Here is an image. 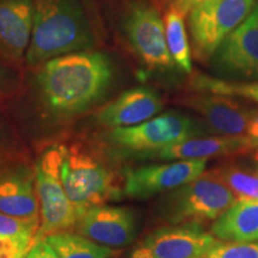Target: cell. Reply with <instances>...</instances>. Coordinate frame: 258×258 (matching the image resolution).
<instances>
[{"mask_svg":"<svg viewBox=\"0 0 258 258\" xmlns=\"http://www.w3.org/2000/svg\"><path fill=\"white\" fill-rule=\"evenodd\" d=\"M74 228L83 237L111 249L128 246L138 234L134 212L127 207L108 205L96 206L84 212Z\"/></svg>","mask_w":258,"mask_h":258,"instance_id":"7c38bea8","label":"cell"},{"mask_svg":"<svg viewBox=\"0 0 258 258\" xmlns=\"http://www.w3.org/2000/svg\"><path fill=\"white\" fill-rule=\"evenodd\" d=\"M217 241L202 225H169L148 233L132 249L129 258H205Z\"/></svg>","mask_w":258,"mask_h":258,"instance_id":"30bf717a","label":"cell"},{"mask_svg":"<svg viewBox=\"0 0 258 258\" xmlns=\"http://www.w3.org/2000/svg\"><path fill=\"white\" fill-rule=\"evenodd\" d=\"M247 138L254 147H258V109L253 111L252 118H251L249 128H247Z\"/></svg>","mask_w":258,"mask_h":258,"instance_id":"f546056e","label":"cell"},{"mask_svg":"<svg viewBox=\"0 0 258 258\" xmlns=\"http://www.w3.org/2000/svg\"><path fill=\"white\" fill-rule=\"evenodd\" d=\"M0 213L40 220L35 172L28 163L16 164L0 172Z\"/></svg>","mask_w":258,"mask_h":258,"instance_id":"2e32d148","label":"cell"},{"mask_svg":"<svg viewBox=\"0 0 258 258\" xmlns=\"http://www.w3.org/2000/svg\"><path fill=\"white\" fill-rule=\"evenodd\" d=\"M61 153L62 185L76 208L78 219L84 212L118 201L123 196V179L102 145L85 139L57 141Z\"/></svg>","mask_w":258,"mask_h":258,"instance_id":"7a4b0ae2","label":"cell"},{"mask_svg":"<svg viewBox=\"0 0 258 258\" xmlns=\"http://www.w3.org/2000/svg\"><path fill=\"white\" fill-rule=\"evenodd\" d=\"M254 148L249 138L230 137H192L178 141L163 150L143 154L138 159L151 160H196L244 153Z\"/></svg>","mask_w":258,"mask_h":258,"instance_id":"e0dca14e","label":"cell"},{"mask_svg":"<svg viewBox=\"0 0 258 258\" xmlns=\"http://www.w3.org/2000/svg\"><path fill=\"white\" fill-rule=\"evenodd\" d=\"M183 104L201 115L208 129L222 137L246 138L253 110L233 97L195 92L183 98Z\"/></svg>","mask_w":258,"mask_h":258,"instance_id":"5bb4252c","label":"cell"},{"mask_svg":"<svg viewBox=\"0 0 258 258\" xmlns=\"http://www.w3.org/2000/svg\"><path fill=\"white\" fill-rule=\"evenodd\" d=\"M123 31L132 49L148 69L175 66L167 47L165 25L159 10L146 0H133L123 16Z\"/></svg>","mask_w":258,"mask_h":258,"instance_id":"ba28073f","label":"cell"},{"mask_svg":"<svg viewBox=\"0 0 258 258\" xmlns=\"http://www.w3.org/2000/svg\"><path fill=\"white\" fill-rule=\"evenodd\" d=\"M207 2V0H158L160 5L167 9H175L177 11L182 12L186 16L191 10L201 3Z\"/></svg>","mask_w":258,"mask_h":258,"instance_id":"f1b7e54d","label":"cell"},{"mask_svg":"<svg viewBox=\"0 0 258 258\" xmlns=\"http://www.w3.org/2000/svg\"><path fill=\"white\" fill-rule=\"evenodd\" d=\"M164 25L167 47L176 66L183 72L191 73V50L185 29L184 15L175 9H167L164 16Z\"/></svg>","mask_w":258,"mask_h":258,"instance_id":"ffe728a7","label":"cell"},{"mask_svg":"<svg viewBox=\"0 0 258 258\" xmlns=\"http://www.w3.org/2000/svg\"><path fill=\"white\" fill-rule=\"evenodd\" d=\"M59 258H110L114 249L90 240L78 233L70 231L59 232L46 237Z\"/></svg>","mask_w":258,"mask_h":258,"instance_id":"d6986e66","label":"cell"},{"mask_svg":"<svg viewBox=\"0 0 258 258\" xmlns=\"http://www.w3.org/2000/svg\"><path fill=\"white\" fill-rule=\"evenodd\" d=\"M252 159H253V165H254L253 171L258 175V147H257V151H256V152H254V154H253Z\"/></svg>","mask_w":258,"mask_h":258,"instance_id":"4dcf8cb0","label":"cell"},{"mask_svg":"<svg viewBox=\"0 0 258 258\" xmlns=\"http://www.w3.org/2000/svg\"><path fill=\"white\" fill-rule=\"evenodd\" d=\"M211 232L222 241H258V200H237L213 222Z\"/></svg>","mask_w":258,"mask_h":258,"instance_id":"ac0fdd59","label":"cell"},{"mask_svg":"<svg viewBox=\"0 0 258 258\" xmlns=\"http://www.w3.org/2000/svg\"><path fill=\"white\" fill-rule=\"evenodd\" d=\"M22 91L18 70L12 69L0 59V109L10 104Z\"/></svg>","mask_w":258,"mask_h":258,"instance_id":"484cf974","label":"cell"},{"mask_svg":"<svg viewBox=\"0 0 258 258\" xmlns=\"http://www.w3.org/2000/svg\"><path fill=\"white\" fill-rule=\"evenodd\" d=\"M29 249L14 240L0 238V258H25Z\"/></svg>","mask_w":258,"mask_h":258,"instance_id":"4316f807","label":"cell"},{"mask_svg":"<svg viewBox=\"0 0 258 258\" xmlns=\"http://www.w3.org/2000/svg\"><path fill=\"white\" fill-rule=\"evenodd\" d=\"M61 153L57 143L44 146L35 161L34 172L40 202L37 240L76 227L78 214L70 201L60 176Z\"/></svg>","mask_w":258,"mask_h":258,"instance_id":"8992f818","label":"cell"},{"mask_svg":"<svg viewBox=\"0 0 258 258\" xmlns=\"http://www.w3.org/2000/svg\"><path fill=\"white\" fill-rule=\"evenodd\" d=\"M163 109L160 96L150 88H134L122 92L93 115V121L106 129L132 127L157 116Z\"/></svg>","mask_w":258,"mask_h":258,"instance_id":"9a60e30c","label":"cell"},{"mask_svg":"<svg viewBox=\"0 0 258 258\" xmlns=\"http://www.w3.org/2000/svg\"><path fill=\"white\" fill-rule=\"evenodd\" d=\"M189 88L194 92L213 93L227 97H240L258 103V80L251 82H237L225 80L215 77L195 73L190 78Z\"/></svg>","mask_w":258,"mask_h":258,"instance_id":"44dd1931","label":"cell"},{"mask_svg":"<svg viewBox=\"0 0 258 258\" xmlns=\"http://www.w3.org/2000/svg\"><path fill=\"white\" fill-rule=\"evenodd\" d=\"M40 220H29L0 213V238L14 240L30 250L36 243Z\"/></svg>","mask_w":258,"mask_h":258,"instance_id":"603a6c76","label":"cell"},{"mask_svg":"<svg viewBox=\"0 0 258 258\" xmlns=\"http://www.w3.org/2000/svg\"><path fill=\"white\" fill-rule=\"evenodd\" d=\"M25 258H59V256L46 238H42L32 245Z\"/></svg>","mask_w":258,"mask_h":258,"instance_id":"83f0119b","label":"cell"},{"mask_svg":"<svg viewBox=\"0 0 258 258\" xmlns=\"http://www.w3.org/2000/svg\"><path fill=\"white\" fill-rule=\"evenodd\" d=\"M205 258H258V241H217Z\"/></svg>","mask_w":258,"mask_h":258,"instance_id":"d4e9b609","label":"cell"},{"mask_svg":"<svg viewBox=\"0 0 258 258\" xmlns=\"http://www.w3.org/2000/svg\"><path fill=\"white\" fill-rule=\"evenodd\" d=\"M209 60L215 72L230 80H258V2Z\"/></svg>","mask_w":258,"mask_h":258,"instance_id":"9c48e42d","label":"cell"},{"mask_svg":"<svg viewBox=\"0 0 258 258\" xmlns=\"http://www.w3.org/2000/svg\"><path fill=\"white\" fill-rule=\"evenodd\" d=\"M206 165V159L172 160L128 169L123 173V195L140 200L169 192L201 176Z\"/></svg>","mask_w":258,"mask_h":258,"instance_id":"8fae6325","label":"cell"},{"mask_svg":"<svg viewBox=\"0 0 258 258\" xmlns=\"http://www.w3.org/2000/svg\"><path fill=\"white\" fill-rule=\"evenodd\" d=\"M237 201L214 170L203 172L163 199L160 215L170 225L215 221Z\"/></svg>","mask_w":258,"mask_h":258,"instance_id":"5b68a950","label":"cell"},{"mask_svg":"<svg viewBox=\"0 0 258 258\" xmlns=\"http://www.w3.org/2000/svg\"><path fill=\"white\" fill-rule=\"evenodd\" d=\"M208 131L203 122L182 112L169 111L132 127L108 129L99 139L103 145L117 151L118 156L138 158Z\"/></svg>","mask_w":258,"mask_h":258,"instance_id":"277c9868","label":"cell"},{"mask_svg":"<svg viewBox=\"0 0 258 258\" xmlns=\"http://www.w3.org/2000/svg\"><path fill=\"white\" fill-rule=\"evenodd\" d=\"M225 185L231 190L235 200H258V175L235 165L214 169Z\"/></svg>","mask_w":258,"mask_h":258,"instance_id":"7402d4cb","label":"cell"},{"mask_svg":"<svg viewBox=\"0 0 258 258\" xmlns=\"http://www.w3.org/2000/svg\"><path fill=\"white\" fill-rule=\"evenodd\" d=\"M28 163L27 151L14 131L0 116V172L16 164Z\"/></svg>","mask_w":258,"mask_h":258,"instance_id":"cb8c5ba5","label":"cell"},{"mask_svg":"<svg viewBox=\"0 0 258 258\" xmlns=\"http://www.w3.org/2000/svg\"><path fill=\"white\" fill-rule=\"evenodd\" d=\"M114 76L112 61L102 51L54 57L37 67L35 82L42 110L54 122L73 120L104 98Z\"/></svg>","mask_w":258,"mask_h":258,"instance_id":"6da1fadb","label":"cell"},{"mask_svg":"<svg viewBox=\"0 0 258 258\" xmlns=\"http://www.w3.org/2000/svg\"><path fill=\"white\" fill-rule=\"evenodd\" d=\"M256 0H207L188 14L194 56L209 60L218 47L251 14Z\"/></svg>","mask_w":258,"mask_h":258,"instance_id":"52a82bcc","label":"cell"},{"mask_svg":"<svg viewBox=\"0 0 258 258\" xmlns=\"http://www.w3.org/2000/svg\"><path fill=\"white\" fill-rule=\"evenodd\" d=\"M93 46L95 36L79 0H35L24 64L37 69L54 57L90 50Z\"/></svg>","mask_w":258,"mask_h":258,"instance_id":"3957f363","label":"cell"},{"mask_svg":"<svg viewBox=\"0 0 258 258\" xmlns=\"http://www.w3.org/2000/svg\"><path fill=\"white\" fill-rule=\"evenodd\" d=\"M35 0H0V59L21 70L30 44Z\"/></svg>","mask_w":258,"mask_h":258,"instance_id":"4fadbf2b","label":"cell"}]
</instances>
